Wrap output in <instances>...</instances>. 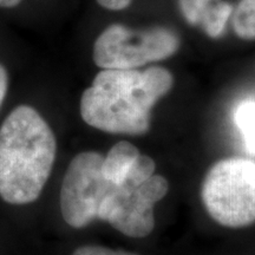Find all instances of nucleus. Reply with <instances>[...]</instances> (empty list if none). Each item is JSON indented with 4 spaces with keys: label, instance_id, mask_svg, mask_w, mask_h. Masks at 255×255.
I'll return each instance as SVG.
<instances>
[{
    "label": "nucleus",
    "instance_id": "obj_13",
    "mask_svg": "<svg viewBox=\"0 0 255 255\" xmlns=\"http://www.w3.org/2000/svg\"><path fill=\"white\" fill-rule=\"evenodd\" d=\"M8 89V75L4 66L0 64V108L4 102Z\"/></svg>",
    "mask_w": 255,
    "mask_h": 255
},
{
    "label": "nucleus",
    "instance_id": "obj_12",
    "mask_svg": "<svg viewBox=\"0 0 255 255\" xmlns=\"http://www.w3.org/2000/svg\"><path fill=\"white\" fill-rule=\"evenodd\" d=\"M101 7L110 11H122L131 4L132 0H96Z\"/></svg>",
    "mask_w": 255,
    "mask_h": 255
},
{
    "label": "nucleus",
    "instance_id": "obj_4",
    "mask_svg": "<svg viewBox=\"0 0 255 255\" xmlns=\"http://www.w3.org/2000/svg\"><path fill=\"white\" fill-rule=\"evenodd\" d=\"M178 47L177 34L168 28L131 30L115 24L97 37L92 57L102 69L133 70L167 59Z\"/></svg>",
    "mask_w": 255,
    "mask_h": 255
},
{
    "label": "nucleus",
    "instance_id": "obj_2",
    "mask_svg": "<svg viewBox=\"0 0 255 255\" xmlns=\"http://www.w3.org/2000/svg\"><path fill=\"white\" fill-rule=\"evenodd\" d=\"M57 154L55 133L30 105H19L0 127V197L28 205L40 196Z\"/></svg>",
    "mask_w": 255,
    "mask_h": 255
},
{
    "label": "nucleus",
    "instance_id": "obj_14",
    "mask_svg": "<svg viewBox=\"0 0 255 255\" xmlns=\"http://www.w3.org/2000/svg\"><path fill=\"white\" fill-rule=\"evenodd\" d=\"M21 2V0H0V7L4 8H11L15 7Z\"/></svg>",
    "mask_w": 255,
    "mask_h": 255
},
{
    "label": "nucleus",
    "instance_id": "obj_11",
    "mask_svg": "<svg viewBox=\"0 0 255 255\" xmlns=\"http://www.w3.org/2000/svg\"><path fill=\"white\" fill-rule=\"evenodd\" d=\"M72 255H138L126 251H115L102 246H83L73 252Z\"/></svg>",
    "mask_w": 255,
    "mask_h": 255
},
{
    "label": "nucleus",
    "instance_id": "obj_10",
    "mask_svg": "<svg viewBox=\"0 0 255 255\" xmlns=\"http://www.w3.org/2000/svg\"><path fill=\"white\" fill-rule=\"evenodd\" d=\"M216 0H178L181 13L190 25H200L203 15Z\"/></svg>",
    "mask_w": 255,
    "mask_h": 255
},
{
    "label": "nucleus",
    "instance_id": "obj_7",
    "mask_svg": "<svg viewBox=\"0 0 255 255\" xmlns=\"http://www.w3.org/2000/svg\"><path fill=\"white\" fill-rule=\"evenodd\" d=\"M233 6L226 1H218L203 15L200 26L210 38L221 37L231 20Z\"/></svg>",
    "mask_w": 255,
    "mask_h": 255
},
{
    "label": "nucleus",
    "instance_id": "obj_6",
    "mask_svg": "<svg viewBox=\"0 0 255 255\" xmlns=\"http://www.w3.org/2000/svg\"><path fill=\"white\" fill-rule=\"evenodd\" d=\"M138 149L130 142L121 141L110 149L103 159V173L105 177L115 182L127 181L128 173L135 159L138 157Z\"/></svg>",
    "mask_w": 255,
    "mask_h": 255
},
{
    "label": "nucleus",
    "instance_id": "obj_8",
    "mask_svg": "<svg viewBox=\"0 0 255 255\" xmlns=\"http://www.w3.org/2000/svg\"><path fill=\"white\" fill-rule=\"evenodd\" d=\"M232 25L237 36L246 40H255V0H240L233 8Z\"/></svg>",
    "mask_w": 255,
    "mask_h": 255
},
{
    "label": "nucleus",
    "instance_id": "obj_1",
    "mask_svg": "<svg viewBox=\"0 0 255 255\" xmlns=\"http://www.w3.org/2000/svg\"><path fill=\"white\" fill-rule=\"evenodd\" d=\"M174 77L167 69H103L83 92L81 116L95 129L139 136L151 127L155 104L171 90Z\"/></svg>",
    "mask_w": 255,
    "mask_h": 255
},
{
    "label": "nucleus",
    "instance_id": "obj_9",
    "mask_svg": "<svg viewBox=\"0 0 255 255\" xmlns=\"http://www.w3.org/2000/svg\"><path fill=\"white\" fill-rule=\"evenodd\" d=\"M234 121L246 149L255 155V100H247L239 104L234 113Z\"/></svg>",
    "mask_w": 255,
    "mask_h": 255
},
{
    "label": "nucleus",
    "instance_id": "obj_3",
    "mask_svg": "<svg viewBox=\"0 0 255 255\" xmlns=\"http://www.w3.org/2000/svg\"><path fill=\"white\" fill-rule=\"evenodd\" d=\"M201 197L208 214L225 227L255 222V162L229 157L218 161L203 178Z\"/></svg>",
    "mask_w": 255,
    "mask_h": 255
},
{
    "label": "nucleus",
    "instance_id": "obj_5",
    "mask_svg": "<svg viewBox=\"0 0 255 255\" xmlns=\"http://www.w3.org/2000/svg\"><path fill=\"white\" fill-rule=\"evenodd\" d=\"M104 156L83 151L71 159L60 188L59 205L64 221L83 228L97 220L101 190L104 182Z\"/></svg>",
    "mask_w": 255,
    "mask_h": 255
}]
</instances>
